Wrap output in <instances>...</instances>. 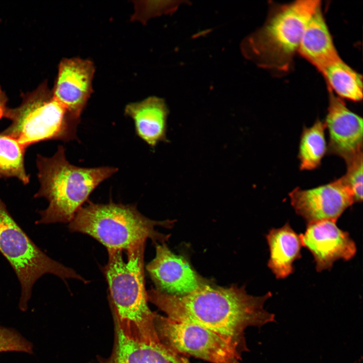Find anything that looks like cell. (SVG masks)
Segmentation results:
<instances>
[{
    "mask_svg": "<svg viewBox=\"0 0 363 363\" xmlns=\"http://www.w3.org/2000/svg\"><path fill=\"white\" fill-rule=\"evenodd\" d=\"M36 163L40 188L34 197L48 202L47 207L39 211L36 224L70 223L92 192L118 170L108 166L86 168L72 164L62 146L51 157L37 154Z\"/></svg>",
    "mask_w": 363,
    "mask_h": 363,
    "instance_id": "3957f363",
    "label": "cell"
},
{
    "mask_svg": "<svg viewBox=\"0 0 363 363\" xmlns=\"http://www.w3.org/2000/svg\"><path fill=\"white\" fill-rule=\"evenodd\" d=\"M7 101V97L0 87V119L2 117H4L8 108L6 106Z\"/></svg>",
    "mask_w": 363,
    "mask_h": 363,
    "instance_id": "cb8c5ba5",
    "label": "cell"
},
{
    "mask_svg": "<svg viewBox=\"0 0 363 363\" xmlns=\"http://www.w3.org/2000/svg\"><path fill=\"white\" fill-rule=\"evenodd\" d=\"M94 72V64L89 59L64 58L59 65L53 95L79 120L93 92Z\"/></svg>",
    "mask_w": 363,
    "mask_h": 363,
    "instance_id": "7c38bea8",
    "label": "cell"
},
{
    "mask_svg": "<svg viewBox=\"0 0 363 363\" xmlns=\"http://www.w3.org/2000/svg\"><path fill=\"white\" fill-rule=\"evenodd\" d=\"M0 253L8 260L20 282L19 308L28 309L35 283L43 275L51 274L65 280L85 279L73 269L54 260L30 238L15 221L0 197Z\"/></svg>",
    "mask_w": 363,
    "mask_h": 363,
    "instance_id": "52a82bcc",
    "label": "cell"
},
{
    "mask_svg": "<svg viewBox=\"0 0 363 363\" xmlns=\"http://www.w3.org/2000/svg\"><path fill=\"white\" fill-rule=\"evenodd\" d=\"M297 51L319 71L340 58L324 18L321 5L306 25Z\"/></svg>",
    "mask_w": 363,
    "mask_h": 363,
    "instance_id": "2e32d148",
    "label": "cell"
},
{
    "mask_svg": "<svg viewBox=\"0 0 363 363\" xmlns=\"http://www.w3.org/2000/svg\"><path fill=\"white\" fill-rule=\"evenodd\" d=\"M347 171L342 177L351 191L354 202L362 200V153L346 163Z\"/></svg>",
    "mask_w": 363,
    "mask_h": 363,
    "instance_id": "603a6c76",
    "label": "cell"
},
{
    "mask_svg": "<svg viewBox=\"0 0 363 363\" xmlns=\"http://www.w3.org/2000/svg\"><path fill=\"white\" fill-rule=\"evenodd\" d=\"M4 117L11 124L1 133L16 139L26 149L42 141L76 140L80 122L54 97L44 84L25 95L18 107L7 108Z\"/></svg>",
    "mask_w": 363,
    "mask_h": 363,
    "instance_id": "8992f818",
    "label": "cell"
},
{
    "mask_svg": "<svg viewBox=\"0 0 363 363\" xmlns=\"http://www.w3.org/2000/svg\"><path fill=\"white\" fill-rule=\"evenodd\" d=\"M146 241L128 250H107L108 260L104 268L116 328L127 338L147 343L158 342L155 326L156 312L148 305L145 289L144 256Z\"/></svg>",
    "mask_w": 363,
    "mask_h": 363,
    "instance_id": "7a4b0ae2",
    "label": "cell"
},
{
    "mask_svg": "<svg viewBox=\"0 0 363 363\" xmlns=\"http://www.w3.org/2000/svg\"><path fill=\"white\" fill-rule=\"evenodd\" d=\"M154 323L161 342L180 354L210 363H241L243 353L237 347L212 330L157 313Z\"/></svg>",
    "mask_w": 363,
    "mask_h": 363,
    "instance_id": "ba28073f",
    "label": "cell"
},
{
    "mask_svg": "<svg viewBox=\"0 0 363 363\" xmlns=\"http://www.w3.org/2000/svg\"><path fill=\"white\" fill-rule=\"evenodd\" d=\"M169 110L164 100L151 96L137 102L130 103L125 114L134 122L137 136L149 146L154 147L166 142L167 118Z\"/></svg>",
    "mask_w": 363,
    "mask_h": 363,
    "instance_id": "5bb4252c",
    "label": "cell"
},
{
    "mask_svg": "<svg viewBox=\"0 0 363 363\" xmlns=\"http://www.w3.org/2000/svg\"><path fill=\"white\" fill-rule=\"evenodd\" d=\"M101 363H191L186 356L159 341L147 343L125 337L116 328L115 343L109 358Z\"/></svg>",
    "mask_w": 363,
    "mask_h": 363,
    "instance_id": "9a60e30c",
    "label": "cell"
},
{
    "mask_svg": "<svg viewBox=\"0 0 363 363\" xmlns=\"http://www.w3.org/2000/svg\"><path fill=\"white\" fill-rule=\"evenodd\" d=\"M271 292L262 296L248 294L245 286L212 285L210 283L183 296H173L152 288L148 301L177 322L196 324L224 336L243 353L249 351L245 331L275 322V315L264 309Z\"/></svg>",
    "mask_w": 363,
    "mask_h": 363,
    "instance_id": "6da1fadb",
    "label": "cell"
},
{
    "mask_svg": "<svg viewBox=\"0 0 363 363\" xmlns=\"http://www.w3.org/2000/svg\"><path fill=\"white\" fill-rule=\"evenodd\" d=\"M12 351L32 354L33 345L13 328L0 326V353Z\"/></svg>",
    "mask_w": 363,
    "mask_h": 363,
    "instance_id": "7402d4cb",
    "label": "cell"
},
{
    "mask_svg": "<svg viewBox=\"0 0 363 363\" xmlns=\"http://www.w3.org/2000/svg\"><path fill=\"white\" fill-rule=\"evenodd\" d=\"M26 149L16 139L0 133V178L15 177L24 185L29 183L25 167Z\"/></svg>",
    "mask_w": 363,
    "mask_h": 363,
    "instance_id": "d6986e66",
    "label": "cell"
},
{
    "mask_svg": "<svg viewBox=\"0 0 363 363\" xmlns=\"http://www.w3.org/2000/svg\"><path fill=\"white\" fill-rule=\"evenodd\" d=\"M289 197L296 213L307 224L326 220L336 222L354 203L352 194L342 177L314 189L297 188Z\"/></svg>",
    "mask_w": 363,
    "mask_h": 363,
    "instance_id": "9c48e42d",
    "label": "cell"
},
{
    "mask_svg": "<svg viewBox=\"0 0 363 363\" xmlns=\"http://www.w3.org/2000/svg\"><path fill=\"white\" fill-rule=\"evenodd\" d=\"M135 12L133 20L145 22L151 17L173 12L181 1H143L134 2Z\"/></svg>",
    "mask_w": 363,
    "mask_h": 363,
    "instance_id": "44dd1931",
    "label": "cell"
},
{
    "mask_svg": "<svg viewBox=\"0 0 363 363\" xmlns=\"http://www.w3.org/2000/svg\"><path fill=\"white\" fill-rule=\"evenodd\" d=\"M329 91V104L324 122L329 134L328 153L342 157L347 163L362 153V118Z\"/></svg>",
    "mask_w": 363,
    "mask_h": 363,
    "instance_id": "4fadbf2b",
    "label": "cell"
},
{
    "mask_svg": "<svg viewBox=\"0 0 363 363\" xmlns=\"http://www.w3.org/2000/svg\"><path fill=\"white\" fill-rule=\"evenodd\" d=\"M328 88L342 98L359 101L362 98L361 76L341 58L328 64L320 71Z\"/></svg>",
    "mask_w": 363,
    "mask_h": 363,
    "instance_id": "ac0fdd59",
    "label": "cell"
},
{
    "mask_svg": "<svg viewBox=\"0 0 363 363\" xmlns=\"http://www.w3.org/2000/svg\"><path fill=\"white\" fill-rule=\"evenodd\" d=\"M270 251L268 266L277 279H284L294 271L293 262L301 257L300 234L289 222L271 229L266 236Z\"/></svg>",
    "mask_w": 363,
    "mask_h": 363,
    "instance_id": "e0dca14e",
    "label": "cell"
},
{
    "mask_svg": "<svg viewBox=\"0 0 363 363\" xmlns=\"http://www.w3.org/2000/svg\"><path fill=\"white\" fill-rule=\"evenodd\" d=\"M324 123L318 119L310 128H305L301 135L298 157L301 170H312L320 165L326 150Z\"/></svg>",
    "mask_w": 363,
    "mask_h": 363,
    "instance_id": "ffe728a7",
    "label": "cell"
},
{
    "mask_svg": "<svg viewBox=\"0 0 363 363\" xmlns=\"http://www.w3.org/2000/svg\"><path fill=\"white\" fill-rule=\"evenodd\" d=\"M320 5L318 0H299L273 8L263 25L244 41L243 52L262 67L286 70Z\"/></svg>",
    "mask_w": 363,
    "mask_h": 363,
    "instance_id": "5b68a950",
    "label": "cell"
},
{
    "mask_svg": "<svg viewBox=\"0 0 363 363\" xmlns=\"http://www.w3.org/2000/svg\"><path fill=\"white\" fill-rule=\"evenodd\" d=\"M157 290L173 295L194 292L209 282L198 274L182 256L173 254L165 243L156 244V255L146 265Z\"/></svg>",
    "mask_w": 363,
    "mask_h": 363,
    "instance_id": "30bf717a",
    "label": "cell"
},
{
    "mask_svg": "<svg viewBox=\"0 0 363 363\" xmlns=\"http://www.w3.org/2000/svg\"><path fill=\"white\" fill-rule=\"evenodd\" d=\"M302 246L314 257L317 271L330 270L340 259L347 261L356 253V246L347 231L339 228L336 222L322 221L307 224L300 234Z\"/></svg>",
    "mask_w": 363,
    "mask_h": 363,
    "instance_id": "8fae6325",
    "label": "cell"
},
{
    "mask_svg": "<svg viewBox=\"0 0 363 363\" xmlns=\"http://www.w3.org/2000/svg\"><path fill=\"white\" fill-rule=\"evenodd\" d=\"M173 222L169 220H151L142 214L133 204L88 201L77 212L69 228L72 232L90 235L107 250H126L149 238L155 244L157 241L164 243L170 235L159 232L155 227L170 228Z\"/></svg>",
    "mask_w": 363,
    "mask_h": 363,
    "instance_id": "277c9868",
    "label": "cell"
}]
</instances>
